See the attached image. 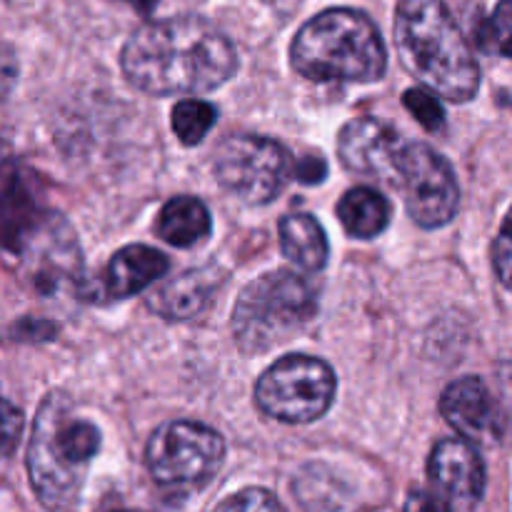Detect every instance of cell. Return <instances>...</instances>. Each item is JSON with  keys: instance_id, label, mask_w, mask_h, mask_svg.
Here are the masks:
<instances>
[{"instance_id": "1", "label": "cell", "mask_w": 512, "mask_h": 512, "mask_svg": "<svg viewBox=\"0 0 512 512\" xmlns=\"http://www.w3.org/2000/svg\"><path fill=\"white\" fill-rule=\"evenodd\" d=\"M120 65L138 90L188 95L228 83L238 70V55L213 23L178 15L135 30L125 43Z\"/></svg>"}, {"instance_id": "2", "label": "cell", "mask_w": 512, "mask_h": 512, "mask_svg": "<svg viewBox=\"0 0 512 512\" xmlns=\"http://www.w3.org/2000/svg\"><path fill=\"white\" fill-rule=\"evenodd\" d=\"M395 45L405 68L440 98L468 103L480 88V65L443 0H400Z\"/></svg>"}, {"instance_id": "3", "label": "cell", "mask_w": 512, "mask_h": 512, "mask_svg": "<svg viewBox=\"0 0 512 512\" xmlns=\"http://www.w3.org/2000/svg\"><path fill=\"white\" fill-rule=\"evenodd\" d=\"M98 450V428L75 418L68 395L50 393L40 403L28 445V475L45 510H75L85 470Z\"/></svg>"}, {"instance_id": "4", "label": "cell", "mask_w": 512, "mask_h": 512, "mask_svg": "<svg viewBox=\"0 0 512 512\" xmlns=\"http://www.w3.org/2000/svg\"><path fill=\"white\" fill-rule=\"evenodd\" d=\"M290 63L315 83H375L388 68V55L368 15L353 8H330L298 30L290 45Z\"/></svg>"}, {"instance_id": "5", "label": "cell", "mask_w": 512, "mask_h": 512, "mask_svg": "<svg viewBox=\"0 0 512 512\" xmlns=\"http://www.w3.org/2000/svg\"><path fill=\"white\" fill-rule=\"evenodd\" d=\"M318 313V295L305 278L273 270L255 278L235 303L233 335L243 353L273 350L298 335Z\"/></svg>"}, {"instance_id": "6", "label": "cell", "mask_w": 512, "mask_h": 512, "mask_svg": "<svg viewBox=\"0 0 512 512\" xmlns=\"http://www.w3.org/2000/svg\"><path fill=\"white\" fill-rule=\"evenodd\" d=\"M223 458V438L213 428L193 420L160 425L145 448L150 478L163 493L178 500L203 490L218 475Z\"/></svg>"}, {"instance_id": "7", "label": "cell", "mask_w": 512, "mask_h": 512, "mask_svg": "<svg viewBox=\"0 0 512 512\" xmlns=\"http://www.w3.org/2000/svg\"><path fill=\"white\" fill-rule=\"evenodd\" d=\"M335 373L310 355H288L270 365L255 385V403L273 420L305 425L323 418L335 400Z\"/></svg>"}, {"instance_id": "8", "label": "cell", "mask_w": 512, "mask_h": 512, "mask_svg": "<svg viewBox=\"0 0 512 512\" xmlns=\"http://www.w3.org/2000/svg\"><path fill=\"white\" fill-rule=\"evenodd\" d=\"M218 183L245 205H268L288 185L293 160L278 140L263 135H230L213 158Z\"/></svg>"}, {"instance_id": "9", "label": "cell", "mask_w": 512, "mask_h": 512, "mask_svg": "<svg viewBox=\"0 0 512 512\" xmlns=\"http://www.w3.org/2000/svg\"><path fill=\"white\" fill-rule=\"evenodd\" d=\"M400 188L408 213L420 228H443L455 218L460 185L448 160L423 143H408L400 170Z\"/></svg>"}, {"instance_id": "10", "label": "cell", "mask_w": 512, "mask_h": 512, "mask_svg": "<svg viewBox=\"0 0 512 512\" xmlns=\"http://www.w3.org/2000/svg\"><path fill=\"white\" fill-rule=\"evenodd\" d=\"M408 140L378 118H355L340 130L338 153L345 168L400 188Z\"/></svg>"}, {"instance_id": "11", "label": "cell", "mask_w": 512, "mask_h": 512, "mask_svg": "<svg viewBox=\"0 0 512 512\" xmlns=\"http://www.w3.org/2000/svg\"><path fill=\"white\" fill-rule=\"evenodd\" d=\"M428 478L460 503H478L485 493V463L475 445L463 438H445L433 448L428 460Z\"/></svg>"}, {"instance_id": "12", "label": "cell", "mask_w": 512, "mask_h": 512, "mask_svg": "<svg viewBox=\"0 0 512 512\" xmlns=\"http://www.w3.org/2000/svg\"><path fill=\"white\" fill-rule=\"evenodd\" d=\"M440 413L468 440L498 438L500 413L488 385L480 378H460L440 395Z\"/></svg>"}, {"instance_id": "13", "label": "cell", "mask_w": 512, "mask_h": 512, "mask_svg": "<svg viewBox=\"0 0 512 512\" xmlns=\"http://www.w3.org/2000/svg\"><path fill=\"white\" fill-rule=\"evenodd\" d=\"M63 228V220L40 225V233L30 235L25 243V263H28L25 273L40 290L53 288L78 268V248L73 235L60 233Z\"/></svg>"}, {"instance_id": "14", "label": "cell", "mask_w": 512, "mask_h": 512, "mask_svg": "<svg viewBox=\"0 0 512 512\" xmlns=\"http://www.w3.org/2000/svg\"><path fill=\"white\" fill-rule=\"evenodd\" d=\"M220 280L223 275L213 268L188 270V273L160 285L148 298V305L168 320H190L208 310Z\"/></svg>"}, {"instance_id": "15", "label": "cell", "mask_w": 512, "mask_h": 512, "mask_svg": "<svg viewBox=\"0 0 512 512\" xmlns=\"http://www.w3.org/2000/svg\"><path fill=\"white\" fill-rule=\"evenodd\" d=\"M170 263L150 245H128L110 258L103 278V293L113 300L133 298L168 273Z\"/></svg>"}, {"instance_id": "16", "label": "cell", "mask_w": 512, "mask_h": 512, "mask_svg": "<svg viewBox=\"0 0 512 512\" xmlns=\"http://www.w3.org/2000/svg\"><path fill=\"white\" fill-rule=\"evenodd\" d=\"M280 248L305 273H318L328 263V238L308 213H290L280 220Z\"/></svg>"}, {"instance_id": "17", "label": "cell", "mask_w": 512, "mask_h": 512, "mask_svg": "<svg viewBox=\"0 0 512 512\" xmlns=\"http://www.w3.org/2000/svg\"><path fill=\"white\" fill-rule=\"evenodd\" d=\"M210 225L213 223H210L205 203H200L193 195H178L163 205L155 230L165 243L175 248H193L195 243L208 238Z\"/></svg>"}, {"instance_id": "18", "label": "cell", "mask_w": 512, "mask_h": 512, "mask_svg": "<svg viewBox=\"0 0 512 512\" xmlns=\"http://www.w3.org/2000/svg\"><path fill=\"white\" fill-rule=\"evenodd\" d=\"M338 218L345 233L370 240L390 223V203L373 188H353L338 203Z\"/></svg>"}, {"instance_id": "19", "label": "cell", "mask_w": 512, "mask_h": 512, "mask_svg": "<svg viewBox=\"0 0 512 512\" xmlns=\"http://www.w3.org/2000/svg\"><path fill=\"white\" fill-rule=\"evenodd\" d=\"M215 120H218V110L213 105L198 98H185L173 108L170 123H173V130L180 143L198 145L210 133Z\"/></svg>"}, {"instance_id": "20", "label": "cell", "mask_w": 512, "mask_h": 512, "mask_svg": "<svg viewBox=\"0 0 512 512\" xmlns=\"http://www.w3.org/2000/svg\"><path fill=\"white\" fill-rule=\"evenodd\" d=\"M475 43L483 53L512 58V0H500L493 13L480 20Z\"/></svg>"}, {"instance_id": "21", "label": "cell", "mask_w": 512, "mask_h": 512, "mask_svg": "<svg viewBox=\"0 0 512 512\" xmlns=\"http://www.w3.org/2000/svg\"><path fill=\"white\" fill-rule=\"evenodd\" d=\"M405 108L415 115L423 128L428 130H440L445 125V113H443V105H440L438 93L433 90H423V88H410L405 93Z\"/></svg>"}, {"instance_id": "22", "label": "cell", "mask_w": 512, "mask_h": 512, "mask_svg": "<svg viewBox=\"0 0 512 512\" xmlns=\"http://www.w3.org/2000/svg\"><path fill=\"white\" fill-rule=\"evenodd\" d=\"M215 512H288L280 505V500L273 493L263 488H248L240 493L230 495L228 500L215 508Z\"/></svg>"}, {"instance_id": "23", "label": "cell", "mask_w": 512, "mask_h": 512, "mask_svg": "<svg viewBox=\"0 0 512 512\" xmlns=\"http://www.w3.org/2000/svg\"><path fill=\"white\" fill-rule=\"evenodd\" d=\"M493 268L500 283L512 290V208L493 243Z\"/></svg>"}, {"instance_id": "24", "label": "cell", "mask_w": 512, "mask_h": 512, "mask_svg": "<svg viewBox=\"0 0 512 512\" xmlns=\"http://www.w3.org/2000/svg\"><path fill=\"white\" fill-rule=\"evenodd\" d=\"M403 512H450V508L443 498L428 493V490H413L405 500Z\"/></svg>"}, {"instance_id": "25", "label": "cell", "mask_w": 512, "mask_h": 512, "mask_svg": "<svg viewBox=\"0 0 512 512\" xmlns=\"http://www.w3.org/2000/svg\"><path fill=\"white\" fill-rule=\"evenodd\" d=\"M20 428H23V413L10 403H5V455H13Z\"/></svg>"}, {"instance_id": "26", "label": "cell", "mask_w": 512, "mask_h": 512, "mask_svg": "<svg viewBox=\"0 0 512 512\" xmlns=\"http://www.w3.org/2000/svg\"><path fill=\"white\" fill-rule=\"evenodd\" d=\"M323 173L325 165L318 158H305L303 165L298 168V178L305 180V183H318V180H323Z\"/></svg>"}, {"instance_id": "27", "label": "cell", "mask_w": 512, "mask_h": 512, "mask_svg": "<svg viewBox=\"0 0 512 512\" xmlns=\"http://www.w3.org/2000/svg\"><path fill=\"white\" fill-rule=\"evenodd\" d=\"M120 3H128L133 10H138V13L148 15V13H153L155 5H158L160 0H120Z\"/></svg>"}, {"instance_id": "28", "label": "cell", "mask_w": 512, "mask_h": 512, "mask_svg": "<svg viewBox=\"0 0 512 512\" xmlns=\"http://www.w3.org/2000/svg\"><path fill=\"white\" fill-rule=\"evenodd\" d=\"M115 512H138V510H115Z\"/></svg>"}]
</instances>
